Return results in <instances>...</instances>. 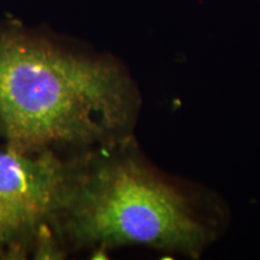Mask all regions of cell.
I'll return each mask as SVG.
<instances>
[{
    "instance_id": "6da1fadb",
    "label": "cell",
    "mask_w": 260,
    "mask_h": 260,
    "mask_svg": "<svg viewBox=\"0 0 260 260\" xmlns=\"http://www.w3.org/2000/svg\"><path fill=\"white\" fill-rule=\"evenodd\" d=\"M142 96L110 53L0 20V136L25 155L70 158L135 137Z\"/></svg>"
},
{
    "instance_id": "7a4b0ae2",
    "label": "cell",
    "mask_w": 260,
    "mask_h": 260,
    "mask_svg": "<svg viewBox=\"0 0 260 260\" xmlns=\"http://www.w3.org/2000/svg\"><path fill=\"white\" fill-rule=\"evenodd\" d=\"M229 218L221 197L162 171L132 137L66 159L52 230L69 255L145 246L199 259Z\"/></svg>"
},
{
    "instance_id": "3957f363",
    "label": "cell",
    "mask_w": 260,
    "mask_h": 260,
    "mask_svg": "<svg viewBox=\"0 0 260 260\" xmlns=\"http://www.w3.org/2000/svg\"><path fill=\"white\" fill-rule=\"evenodd\" d=\"M65 161L52 152H0V259L32 256L40 234L52 229Z\"/></svg>"
}]
</instances>
